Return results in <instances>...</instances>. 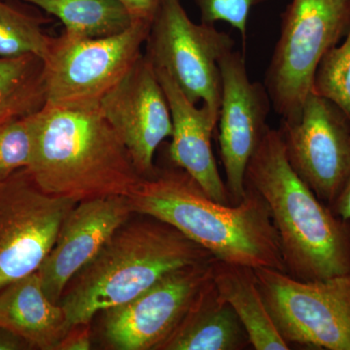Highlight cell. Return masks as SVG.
Segmentation results:
<instances>
[{"instance_id": "30bf717a", "label": "cell", "mask_w": 350, "mask_h": 350, "mask_svg": "<svg viewBox=\"0 0 350 350\" xmlns=\"http://www.w3.org/2000/svg\"><path fill=\"white\" fill-rule=\"evenodd\" d=\"M214 260L174 269L133 300L101 312L105 349L159 350L213 280Z\"/></svg>"}, {"instance_id": "44dd1931", "label": "cell", "mask_w": 350, "mask_h": 350, "mask_svg": "<svg viewBox=\"0 0 350 350\" xmlns=\"http://www.w3.org/2000/svg\"><path fill=\"white\" fill-rule=\"evenodd\" d=\"M43 23L0 0V57L36 56L44 61L53 36L43 31Z\"/></svg>"}, {"instance_id": "277c9868", "label": "cell", "mask_w": 350, "mask_h": 350, "mask_svg": "<svg viewBox=\"0 0 350 350\" xmlns=\"http://www.w3.org/2000/svg\"><path fill=\"white\" fill-rule=\"evenodd\" d=\"M213 259L172 226L133 213L64 289L59 305L66 326L69 330L91 323L103 310L133 300L170 271Z\"/></svg>"}, {"instance_id": "8fae6325", "label": "cell", "mask_w": 350, "mask_h": 350, "mask_svg": "<svg viewBox=\"0 0 350 350\" xmlns=\"http://www.w3.org/2000/svg\"><path fill=\"white\" fill-rule=\"evenodd\" d=\"M290 165L329 207L342 192L350 172V121L325 96L310 92L300 117L280 128Z\"/></svg>"}, {"instance_id": "4fadbf2b", "label": "cell", "mask_w": 350, "mask_h": 350, "mask_svg": "<svg viewBox=\"0 0 350 350\" xmlns=\"http://www.w3.org/2000/svg\"><path fill=\"white\" fill-rule=\"evenodd\" d=\"M142 176L153 174L160 145L172 135L167 96L153 64L144 54L98 103Z\"/></svg>"}, {"instance_id": "d4e9b609", "label": "cell", "mask_w": 350, "mask_h": 350, "mask_svg": "<svg viewBox=\"0 0 350 350\" xmlns=\"http://www.w3.org/2000/svg\"><path fill=\"white\" fill-rule=\"evenodd\" d=\"M92 331L89 324H81L69 329L62 338L57 350H89L92 349Z\"/></svg>"}, {"instance_id": "ffe728a7", "label": "cell", "mask_w": 350, "mask_h": 350, "mask_svg": "<svg viewBox=\"0 0 350 350\" xmlns=\"http://www.w3.org/2000/svg\"><path fill=\"white\" fill-rule=\"evenodd\" d=\"M45 103L42 59L0 57V121L31 114Z\"/></svg>"}, {"instance_id": "cb8c5ba5", "label": "cell", "mask_w": 350, "mask_h": 350, "mask_svg": "<svg viewBox=\"0 0 350 350\" xmlns=\"http://www.w3.org/2000/svg\"><path fill=\"white\" fill-rule=\"evenodd\" d=\"M267 0H193L199 9L200 22L214 25L228 23L246 39L251 10Z\"/></svg>"}, {"instance_id": "3957f363", "label": "cell", "mask_w": 350, "mask_h": 350, "mask_svg": "<svg viewBox=\"0 0 350 350\" xmlns=\"http://www.w3.org/2000/svg\"><path fill=\"white\" fill-rule=\"evenodd\" d=\"M266 202L286 273L303 282L350 273V221L322 202L290 165L280 129L269 126L245 172Z\"/></svg>"}, {"instance_id": "7a4b0ae2", "label": "cell", "mask_w": 350, "mask_h": 350, "mask_svg": "<svg viewBox=\"0 0 350 350\" xmlns=\"http://www.w3.org/2000/svg\"><path fill=\"white\" fill-rule=\"evenodd\" d=\"M32 120L27 172L43 192L76 202L130 197L144 178L98 105H45Z\"/></svg>"}, {"instance_id": "7c38bea8", "label": "cell", "mask_w": 350, "mask_h": 350, "mask_svg": "<svg viewBox=\"0 0 350 350\" xmlns=\"http://www.w3.org/2000/svg\"><path fill=\"white\" fill-rule=\"evenodd\" d=\"M222 100L217 126L220 159L232 206L245 197V172L269 130L271 101L264 84L251 81L245 57L232 50L221 59Z\"/></svg>"}, {"instance_id": "484cf974", "label": "cell", "mask_w": 350, "mask_h": 350, "mask_svg": "<svg viewBox=\"0 0 350 350\" xmlns=\"http://www.w3.org/2000/svg\"><path fill=\"white\" fill-rule=\"evenodd\" d=\"M126 7L135 20L153 22L154 16L162 0H119Z\"/></svg>"}, {"instance_id": "5bb4252c", "label": "cell", "mask_w": 350, "mask_h": 350, "mask_svg": "<svg viewBox=\"0 0 350 350\" xmlns=\"http://www.w3.org/2000/svg\"><path fill=\"white\" fill-rule=\"evenodd\" d=\"M133 213L129 198L124 196L83 200L73 206L38 271L44 292L51 301L59 303L68 282Z\"/></svg>"}, {"instance_id": "7402d4cb", "label": "cell", "mask_w": 350, "mask_h": 350, "mask_svg": "<svg viewBox=\"0 0 350 350\" xmlns=\"http://www.w3.org/2000/svg\"><path fill=\"white\" fill-rule=\"evenodd\" d=\"M312 91L335 103L350 121V27L342 42L322 59Z\"/></svg>"}, {"instance_id": "d6986e66", "label": "cell", "mask_w": 350, "mask_h": 350, "mask_svg": "<svg viewBox=\"0 0 350 350\" xmlns=\"http://www.w3.org/2000/svg\"><path fill=\"white\" fill-rule=\"evenodd\" d=\"M57 18L64 31L83 38L115 36L128 29L135 18L119 0H16Z\"/></svg>"}, {"instance_id": "6da1fadb", "label": "cell", "mask_w": 350, "mask_h": 350, "mask_svg": "<svg viewBox=\"0 0 350 350\" xmlns=\"http://www.w3.org/2000/svg\"><path fill=\"white\" fill-rule=\"evenodd\" d=\"M128 198L133 213L167 223L215 259L286 273L269 207L250 185L241 204L227 206L211 199L190 174L172 163L156 165Z\"/></svg>"}, {"instance_id": "83f0119b", "label": "cell", "mask_w": 350, "mask_h": 350, "mask_svg": "<svg viewBox=\"0 0 350 350\" xmlns=\"http://www.w3.org/2000/svg\"><path fill=\"white\" fill-rule=\"evenodd\" d=\"M332 211L345 220L350 221V172L342 192L332 206Z\"/></svg>"}, {"instance_id": "4316f807", "label": "cell", "mask_w": 350, "mask_h": 350, "mask_svg": "<svg viewBox=\"0 0 350 350\" xmlns=\"http://www.w3.org/2000/svg\"><path fill=\"white\" fill-rule=\"evenodd\" d=\"M33 349L25 338L5 327L0 326V350Z\"/></svg>"}, {"instance_id": "603a6c76", "label": "cell", "mask_w": 350, "mask_h": 350, "mask_svg": "<svg viewBox=\"0 0 350 350\" xmlns=\"http://www.w3.org/2000/svg\"><path fill=\"white\" fill-rule=\"evenodd\" d=\"M32 114L0 121V180L31 165L34 151Z\"/></svg>"}, {"instance_id": "2e32d148", "label": "cell", "mask_w": 350, "mask_h": 350, "mask_svg": "<svg viewBox=\"0 0 350 350\" xmlns=\"http://www.w3.org/2000/svg\"><path fill=\"white\" fill-rule=\"evenodd\" d=\"M0 326L41 350H57L68 332L63 308L48 298L38 273L0 291Z\"/></svg>"}, {"instance_id": "5b68a950", "label": "cell", "mask_w": 350, "mask_h": 350, "mask_svg": "<svg viewBox=\"0 0 350 350\" xmlns=\"http://www.w3.org/2000/svg\"><path fill=\"white\" fill-rule=\"evenodd\" d=\"M350 0H291L264 85L282 122L300 117L322 59L347 36Z\"/></svg>"}, {"instance_id": "52a82bcc", "label": "cell", "mask_w": 350, "mask_h": 350, "mask_svg": "<svg viewBox=\"0 0 350 350\" xmlns=\"http://www.w3.org/2000/svg\"><path fill=\"white\" fill-rule=\"evenodd\" d=\"M145 56L165 71L191 103L202 100L219 119L222 100L221 59L234 50V40L214 25L196 24L181 0H162L147 38Z\"/></svg>"}, {"instance_id": "8992f818", "label": "cell", "mask_w": 350, "mask_h": 350, "mask_svg": "<svg viewBox=\"0 0 350 350\" xmlns=\"http://www.w3.org/2000/svg\"><path fill=\"white\" fill-rule=\"evenodd\" d=\"M151 25V21L137 20L126 31L107 38L66 31L53 38L43 61L45 105H98L144 54Z\"/></svg>"}, {"instance_id": "ac0fdd59", "label": "cell", "mask_w": 350, "mask_h": 350, "mask_svg": "<svg viewBox=\"0 0 350 350\" xmlns=\"http://www.w3.org/2000/svg\"><path fill=\"white\" fill-rule=\"evenodd\" d=\"M213 280L221 298L229 304L241 322L250 345L256 350H287L265 305L255 269L220 260L213 261Z\"/></svg>"}, {"instance_id": "9c48e42d", "label": "cell", "mask_w": 350, "mask_h": 350, "mask_svg": "<svg viewBox=\"0 0 350 350\" xmlns=\"http://www.w3.org/2000/svg\"><path fill=\"white\" fill-rule=\"evenodd\" d=\"M76 204L43 192L27 170L0 180V291L38 273Z\"/></svg>"}, {"instance_id": "9a60e30c", "label": "cell", "mask_w": 350, "mask_h": 350, "mask_svg": "<svg viewBox=\"0 0 350 350\" xmlns=\"http://www.w3.org/2000/svg\"><path fill=\"white\" fill-rule=\"evenodd\" d=\"M156 72L172 113V142L167 151L170 163L190 174L211 199L232 206L213 149L218 120L206 105L198 107L191 103L167 72L160 69Z\"/></svg>"}, {"instance_id": "ba28073f", "label": "cell", "mask_w": 350, "mask_h": 350, "mask_svg": "<svg viewBox=\"0 0 350 350\" xmlns=\"http://www.w3.org/2000/svg\"><path fill=\"white\" fill-rule=\"evenodd\" d=\"M254 269L265 305L288 345L350 350V273L303 282L278 269Z\"/></svg>"}, {"instance_id": "e0dca14e", "label": "cell", "mask_w": 350, "mask_h": 350, "mask_svg": "<svg viewBox=\"0 0 350 350\" xmlns=\"http://www.w3.org/2000/svg\"><path fill=\"white\" fill-rule=\"evenodd\" d=\"M251 345L245 329L211 280L159 350H241Z\"/></svg>"}]
</instances>
